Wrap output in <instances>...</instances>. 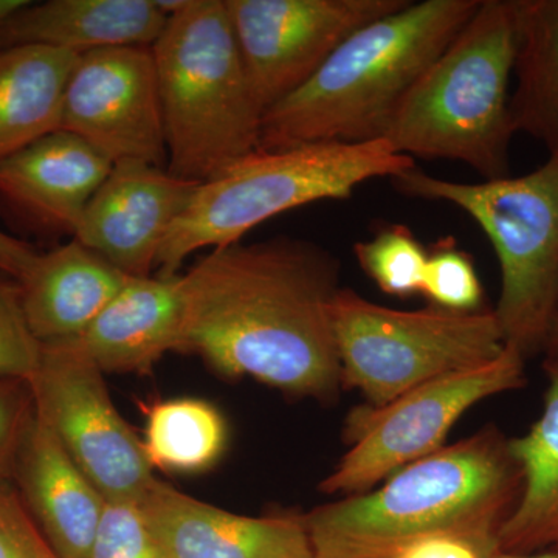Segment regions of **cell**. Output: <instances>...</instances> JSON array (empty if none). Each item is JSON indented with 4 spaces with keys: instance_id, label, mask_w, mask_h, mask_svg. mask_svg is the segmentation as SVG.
I'll use <instances>...</instances> for the list:
<instances>
[{
    "instance_id": "cell-1",
    "label": "cell",
    "mask_w": 558,
    "mask_h": 558,
    "mask_svg": "<svg viewBox=\"0 0 558 558\" xmlns=\"http://www.w3.org/2000/svg\"><path fill=\"white\" fill-rule=\"evenodd\" d=\"M339 281L337 256L311 241L209 250L182 275L175 351L199 355L227 379L333 402L343 388L330 318Z\"/></svg>"
},
{
    "instance_id": "cell-2",
    "label": "cell",
    "mask_w": 558,
    "mask_h": 558,
    "mask_svg": "<svg viewBox=\"0 0 558 558\" xmlns=\"http://www.w3.org/2000/svg\"><path fill=\"white\" fill-rule=\"evenodd\" d=\"M480 2H410L360 28L307 83L264 113L260 149L384 140L409 92Z\"/></svg>"
},
{
    "instance_id": "cell-3",
    "label": "cell",
    "mask_w": 558,
    "mask_h": 558,
    "mask_svg": "<svg viewBox=\"0 0 558 558\" xmlns=\"http://www.w3.org/2000/svg\"><path fill=\"white\" fill-rule=\"evenodd\" d=\"M517 50V0H481L409 92L384 140L413 160L462 161L484 180L510 178Z\"/></svg>"
},
{
    "instance_id": "cell-4",
    "label": "cell",
    "mask_w": 558,
    "mask_h": 558,
    "mask_svg": "<svg viewBox=\"0 0 558 558\" xmlns=\"http://www.w3.org/2000/svg\"><path fill=\"white\" fill-rule=\"evenodd\" d=\"M150 49L171 174L208 182L260 149L264 110L226 0H186Z\"/></svg>"
},
{
    "instance_id": "cell-5",
    "label": "cell",
    "mask_w": 558,
    "mask_h": 558,
    "mask_svg": "<svg viewBox=\"0 0 558 558\" xmlns=\"http://www.w3.org/2000/svg\"><path fill=\"white\" fill-rule=\"evenodd\" d=\"M414 165L387 140L256 150L197 186L161 244L159 277H175L193 253L236 244L282 213L319 201L349 199L362 183L396 178Z\"/></svg>"
},
{
    "instance_id": "cell-6",
    "label": "cell",
    "mask_w": 558,
    "mask_h": 558,
    "mask_svg": "<svg viewBox=\"0 0 558 558\" xmlns=\"http://www.w3.org/2000/svg\"><path fill=\"white\" fill-rule=\"evenodd\" d=\"M523 492V470L497 427L444 446L396 472L379 490L319 506L310 534L399 537L427 532L495 535Z\"/></svg>"
},
{
    "instance_id": "cell-7",
    "label": "cell",
    "mask_w": 558,
    "mask_h": 558,
    "mask_svg": "<svg viewBox=\"0 0 558 558\" xmlns=\"http://www.w3.org/2000/svg\"><path fill=\"white\" fill-rule=\"evenodd\" d=\"M391 183L405 196L454 205L478 223L501 267L494 312L505 344L524 360L542 355L558 310V156L521 178L462 183L414 165Z\"/></svg>"
},
{
    "instance_id": "cell-8",
    "label": "cell",
    "mask_w": 558,
    "mask_h": 558,
    "mask_svg": "<svg viewBox=\"0 0 558 558\" xmlns=\"http://www.w3.org/2000/svg\"><path fill=\"white\" fill-rule=\"evenodd\" d=\"M330 318L341 384L359 389L373 407L447 374L486 365L506 348L494 311H396L340 289Z\"/></svg>"
},
{
    "instance_id": "cell-9",
    "label": "cell",
    "mask_w": 558,
    "mask_h": 558,
    "mask_svg": "<svg viewBox=\"0 0 558 558\" xmlns=\"http://www.w3.org/2000/svg\"><path fill=\"white\" fill-rule=\"evenodd\" d=\"M526 360L506 344L499 357L410 389L387 403L351 411L344 440L351 446L319 484L326 495H362L400 469L444 447L451 427L481 400L526 385Z\"/></svg>"
},
{
    "instance_id": "cell-10",
    "label": "cell",
    "mask_w": 558,
    "mask_h": 558,
    "mask_svg": "<svg viewBox=\"0 0 558 558\" xmlns=\"http://www.w3.org/2000/svg\"><path fill=\"white\" fill-rule=\"evenodd\" d=\"M78 339L43 343L35 410L106 501H140L156 481L145 444L113 405Z\"/></svg>"
},
{
    "instance_id": "cell-11",
    "label": "cell",
    "mask_w": 558,
    "mask_h": 558,
    "mask_svg": "<svg viewBox=\"0 0 558 558\" xmlns=\"http://www.w3.org/2000/svg\"><path fill=\"white\" fill-rule=\"evenodd\" d=\"M411 0H226L250 86L264 113L307 83L360 28Z\"/></svg>"
},
{
    "instance_id": "cell-12",
    "label": "cell",
    "mask_w": 558,
    "mask_h": 558,
    "mask_svg": "<svg viewBox=\"0 0 558 558\" xmlns=\"http://www.w3.org/2000/svg\"><path fill=\"white\" fill-rule=\"evenodd\" d=\"M60 131L110 163L168 167L167 137L153 49L112 47L81 54L62 98Z\"/></svg>"
},
{
    "instance_id": "cell-13",
    "label": "cell",
    "mask_w": 558,
    "mask_h": 558,
    "mask_svg": "<svg viewBox=\"0 0 558 558\" xmlns=\"http://www.w3.org/2000/svg\"><path fill=\"white\" fill-rule=\"evenodd\" d=\"M201 183L145 161H119L84 209L73 240L130 277H149L172 223Z\"/></svg>"
},
{
    "instance_id": "cell-14",
    "label": "cell",
    "mask_w": 558,
    "mask_h": 558,
    "mask_svg": "<svg viewBox=\"0 0 558 558\" xmlns=\"http://www.w3.org/2000/svg\"><path fill=\"white\" fill-rule=\"evenodd\" d=\"M112 163L86 142L54 131L0 159V211L36 234L72 236Z\"/></svg>"
},
{
    "instance_id": "cell-15",
    "label": "cell",
    "mask_w": 558,
    "mask_h": 558,
    "mask_svg": "<svg viewBox=\"0 0 558 558\" xmlns=\"http://www.w3.org/2000/svg\"><path fill=\"white\" fill-rule=\"evenodd\" d=\"M138 502L165 558H315L304 517L238 515L159 480Z\"/></svg>"
},
{
    "instance_id": "cell-16",
    "label": "cell",
    "mask_w": 558,
    "mask_h": 558,
    "mask_svg": "<svg viewBox=\"0 0 558 558\" xmlns=\"http://www.w3.org/2000/svg\"><path fill=\"white\" fill-rule=\"evenodd\" d=\"M13 484L58 557L89 558L108 501L36 410L17 451Z\"/></svg>"
},
{
    "instance_id": "cell-17",
    "label": "cell",
    "mask_w": 558,
    "mask_h": 558,
    "mask_svg": "<svg viewBox=\"0 0 558 558\" xmlns=\"http://www.w3.org/2000/svg\"><path fill=\"white\" fill-rule=\"evenodd\" d=\"M167 21L156 0L28 2L0 27V51L38 46L81 57L112 47H153Z\"/></svg>"
},
{
    "instance_id": "cell-18",
    "label": "cell",
    "mask_w": 558,
    "mask_h": 558,
    "mask_svg": "<svg viewBox=\"0 0 558 558\" xmlns=\"http://www.w3.org/2000/svg\"><path fill=\"white\" fill-rule=\"evenodd\" d=\"M131 278L76 240L39 253L20 281L33 336L40 343L80 339Z\"/></svg>"
},
{
    "instance_id": "cell-19",
    "label": "cell",
    "mask_w": 558,
    "mask_h": 558,
    "mask_svg": "<svg viewBox=\"0 0 558 558\" xmlns=\"http://www.w3.org/2000/svg\"><path fill=\"white\" fill-rule=\"evenodd\" d=\"M182 275L132 277L78 341L102 373H148L178 349Z\"/></svg>"
},
{
    "instance_id": "cell-20",
    "label": "cell",
    "mask_w": 558,
    "mask_h": 558,
    "mask_svg": "<svg viewBox=\"0 0 558 558\" xmlns=\"http://www.w3.org/2000/svg\"><path fill=\"white\" fill-rule=\"evenodd\" d=\"M78 54L50 47L0 51V159L60 131L62 98Z\"/></svg>"
},
{
    "instance_id": "cell-21",
    "label": "cell",
    "mask_w": 558,
    "mask_h": 558,
    "mask_svg": "<svg viewBox=\"0 0 558 558\" xmlns=\"http://www.w3.org/2000/svg\"><path fill=\"white\" fill-rule=\"evenodd\" d=\"M549 377L545 409L523 438L509 439L523 470V492L499 529L502 553L558 549V376Z\"/></svg>"
},
{
    "instance_id": "cell-22",
    "label": "cell",
    "mask_w": 558,
    "mask_h": 558,
    "mask_svg": "<svg viewBox=\"0 0 558 558\" xmlns=\"http://www.w3.org/2000/svg\"><path fill=\"white\" fill-rule=\"evenodd\" d=\"M519 50L510 97L513 128L558 156V0H517Z\"/></svg>"
},
{
    "instance_id": "cell-23",
    "label": "cell",
    "mask_w": 558,
    "mask_h": 558,
    "mask_svg": "<svg viewBox=\"0 0 558 558\" xmlns=\"http://www.w3.org/2000/svg\"><path fill=\"white\" fill-rule=\"evenodd\" d=\"M146 457L154 469L201 472L211 468L226 447V422L211 403L175 399L143 407Z\"/></svg>"
},
{
    "instance_id": "cell-24",
    "label": "cell",
    "mask_w": 558,
    "mask_h": 558,
    "mask_svg": "<svg viewBox=\"0 0 558 558\" xmlns=\"http://www.w3.org/2000/svg\"><path fill=\"white\" fill-rule=\"evenodd\" d=\"M310 539L315 558H490L499 549L495 535L468 532L399 537L310 534Z\"/></svg>"
},
{
    "instance_id": "cell-25",
    "label": "cell",
    "mask_w": 558,
    "mask_h": 558,
    "mask_svg": "<svg viewBox=\"0 0 558 558\" xmlns=\"http://www.w3.org/2000/svg\"><path fill=\"white\" fill-rule=\"evenodd\" d=\"M360 269L387 295L411 299L422 295L428 250L409 227L400 223L381 227L368 241L354 245Z\"/></svg>"
},
{
    "instance_id": "cell-26",
    "label": "cell",
    "mask_w": 558,
    "mask_h": 558,
    "mask_svg": "<svg viewBox=\"0 0 558 558\" xmlns=\"http://www.w3.org/2000/svg\"><path fill=\"white\" fill-rule=\"evenodd\" d=\"M422 295L433 307L451 312H478L484 290L472 255L444 238L428 250Z\"/></svg>"
},
{
    "instance_id": "cell-27",
    "label": "cell",
    "mask_w": 558,
    "mask_h": 558,
    "mask_svg": "<svg viewBox=\"0 0 558 558\" xmlns=\"http://www.w3.org/2000/svg\"><path fill=\"white\" fill-rule=\"evenodd\" d=\"M40 352L43 343L25 318L20 281L0 271V380L31 381Z\"/></svg>"
},
{
    "instance_id": "cell-28",
    "label": "cell",
    "mask_w": 558,
    "mask_h": 558,
    "mask_svg": "<svg viewBox=\"0 0 558 558\" xmlns=\"http://www.w3.org/2000/svg\"><path fill=\"white\" fill-rule=\"evenodd\" d=\"M89 558H165L137 501H108Z\"/></svg>"
},
{
    "instance_id": "cell-29",
    "label": "cell",
    "mask_w": 558,
    "mask_h": 558,
    "mask_svg": "<svg viewBox=\"0 0 558 558\" xmlns=\"http://www.w3.org/2000/svg\"><path fill=\"white\" fill-rule=\"evenodd\" d=\"M0 558H60L25 508L13 481L0 480Z\"/></svg>"
},
{
    "instance_id": "cell-30",
    "label": "cell",
    "mask_w": 558,
    "mask_h": 558,
    "mask_svg": "<svg viewBox=\"0 0 558 558\" xmlns=\"http://www.w3.org/2000/svg\"><path fill=\"white\" fill-rule=\"evenodd\" d=\"M35 416L31 384L0 380V480L13 481L14 462Z\"/></svg>"
},
{
    "instance_id": "cell-31",
    "label": "cell",
    "mask_w": 558,
    "mask_h": 558,
    "mask_svg": "<svg viewBox=\"0 0 558 558\" xmlns=\"http://www.w3.org/2000/svg\"><path fill=\"white\" fill-rule=\"evenodd\" d=\"M39 253L24 241L0 231V271L21 281Z\"/></svg>"
},
{
    "instance_id": "cell-32",
    "label": "cell",
    "mask_w": 558,
    "mask_h": 558,
    "mask_svg": "<svg viewBox=\"0 0 558 558\" xmlns=\"http://www.w3.org/2000/svg\"><path fill=\"white\" fill-rule=\"evenodd\" d=\"M543 368L548 376H558V310L553 326H550L548 339L543 348Z\"/></svg>"
},
{
    "instance_id": "cell-33",
    "label": "cell",
    "mask_w": 558,
    "mask_h": 558,
    "mask_svg": "<svg viewBox=\"0 0 558 558\" xmlns=\"http://www.w3.org/2000/svg\"><path fill=\"white\" fill-rule=\"evenodd\" d=\"M28 2H31V0H0V27H2L14 13L24 9Z\"/></svg>"
},
{
    "instance_id": "cell-34",
    "label": "cell",
    "mask_w": 558,
    "mask_h": 558,
    "mask_svg": "<svg viewBox=\"0 0 558 558\" xmlns=\"http://www.w3.org/2000/svg\"><path fill=\"white\" fill-rule=\"evenodd\" d=\"M490 558H558V549L538 550L531 554H510L497 550Z\"/></svg>"
}]
</instances>
